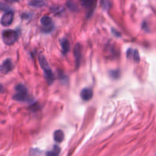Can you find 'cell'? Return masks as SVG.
Returning <instances> with one entry per match:
<instances>
[{"label": "cell", "instance_id": "1", "mask_svg": "<svg viewBox=\"0 0 156 156\" xmlns=\"http://www.w3.org/2000/svg\"><path fill=\"white\" fill-rule=\"evenodd\" d=\"M38 60L40 65L41 67V68L43 69L46 77V79L48 83H51L54 79V77L53 75V73L49 66V64L46 60L45 57L43 55H40L38 57Z\"/></svg>", "mask_w": 156, "mask_h": 156}, {"label": "cell", "instance_id": "2", "mask_svg": "<svg viewBox=\"0 0 156 156\" xmlns=\"http://www.w3.org/2000/svg\"><path fill=\"white\" fill-rule=\"evenodd\" d=\"M3 42L7 45H11L15 43L18 38V34L17 32L11 29L4 30L2 34Z\"/></svg>", "mask_w": 156, "mask_h": 156}, {"label": "cell", "instance_id": "3", "mask_svg": "<svg viewBox=\"0 0 156 156\" xmlns=\"http://www.w3.org/2000/svg\"><path fill=\"white\" fill-rule=\"evenodd\" d=\"M16 94H15L13 97L14 100L18 101H27L29 99V96L27 95V91L26 87L22 85L18 84L16 86Z\"/></svg>", "mask_w": 156, "mask_h": 156}, {"label": "cell", "instance_id": "4", "mask_svg": "<svg viewBox=\"0 0 156 156\" xmlns=\"http://www.w3.org/2000/svg\"><path fill=\"white\" fill-rule=\"evenodd\" d=\"M82 5L87 11V17H90L96 7V0H79Z\"/></svg>", "mask_w": 156, "mask_h": 156}, {"label": "cell", "instance_id": "5", "mask_svg": "<svg viewBox=\"0 0 156 156\" xmlns=\"http://www.w3.org/2000/svg\"><path fill=\"white\" fill-rule=\"evenodd\" d=\"M13 15L14 13L12 10L5 12L1 18V24L4 26H10L13 22Z\"/></svg>", "mask_w": 156, "mask_h": 156}, {"label": "cell", "instance_id": "6", "mask_svg": "<svg viewBox=\"0 0 156 156\" xmlns=\"http://www.w3.org/2000/svg\"><path fill=\"white\" fill-rule=\"evenodd\" d=\"M73 53L75 57L76 67L78 68L80 65L81 59V46L79 43H76L74 47Z\"/></svg>", "mask_w": 156, "mask_h": 156}, {"label": "cell", "instance_id": "7", "mask_svg": "<svg viewBox=\"0 0 156 156\" xmlns=\"http://www.w3.org/2000/svg\"><path fill=\"white\" fill-rule=\"evenodd\" d=\"M93 93L91 89L85 88L81 90L80 97L84 101H88L93 97Z\"/></svg>", "mask_w": 156, "mask_h": 156}, {"label": "cell", "instance_id": "8", "mask_svg": "<svg viewBox=\"0 0 156 156\" xmlns=\"http://www.w3.org/2000/svg\"><path fill=\"white\" fill-rule=\"evenodd\" d=\"M65 138V135L62 130H57L54 133V139L57 143H62Z\"/></svg>", "mask_w": 156, "mask_h": 156}, {"label": "cell", "instance_id": "9", "mask_svg": "<svg viewBox=\"0 0 156 156\" xmlns=\"http://www.w3.org/2000/svg\"><path fill=\"white\" fill-rule=\"evenodd\" d=\"M61 47H62V52L63 54H66L70 49V44L69 41L67 39H62L61 40Z\"/></svg>", "mask_w": 156, "mask_h": 156}, {"label": "cell", "instance_id": "10", "mask_svg": "<svg viewBox=\"0 0 156 156\" xmlns=\"http://www.w3.org/2000/svg\"><path fill=\"white\" fill-rule=\"evenodd\" d=\"M13 68L12 62L10 59H6L2 63L1 68L2 71H4L5 73H7L10 71Z\"/></svg>", "mask_w": 156, "mask_h": 156}, {"label": "cell", "instance_id": "11", "mask_svg": "<svg viewBox=\"0 0 156 156\" xmlns=\"http://www.w3.org/2000/svg\"><path fill=\"white\" fill-rule=\"evenodd\" d=\"M29 5L33 7H41L46 5V2L43 0H32L29 2Z\"/></svg>", "mask_w": 156, "mask_h": 156}, {"label": "cell", "instance_id": "12", "mask_svg": "<svg viewBox=\"0 0 156 156\" xmlns=\"http://www.w3.org/2000/svg\"><path fill=\"white\" fill-rule=\"evenodd\" d=\"M40 23L44 27L52 26V19L48 16H44L40 19Z\"/></svg>", "mask_w": 156, "mask_h": 156}, {"label": "cell", "instance_id": "13", "mask_svg": "<svg viewBox=\"0 0 156 156\" xmlns=\"http://www.w3.org/2000/svg\"><path fill=\"white\" fill-rule=\"evenodd\" d=\"M60 151V148L58 146L54 145L52 151H49L48 152H47L46 154L48 155H55H55H57L59 154Z\"/></svg>", "mask_w": 156, "mask_h": 156}, {"label": "cell", "instance_id": "14", "mask_svg": "<svg viewBox=\"0 0 156 156\" xmlns=\"http://www.w3.org/2000/svg\"><path fill=\"white\" fill-rule=\"evenodd\" d=\"M63 10H64V9L62 6H54L51 8V11L52 12V13H54L55 14L60 13Z\"/></svg>", "mask_w": 156, "mask_h": 156}, {"label": "cell", "instance_id": "15", "mask_svg": "<svg viewBox=\"0 0 156 156\" xmlns=\"http://www.w3.org/2000/svg\"><path fill=\"white\" fill-rule=\"evenodd\" d=\"M101 5L104 10H108L110 7V2L109 0H101Z\"/></svg>", "mask_w": 156, "mask_h": 156}, {"label": "cell", "instance_id": "16", "mask_svg": "<svg viewBox=\"0 0 156 156\" xmlns=\"http://www.w3.org/2000/svg\"><path fill=\"white\" fill-rule=\"evenodd\" d=\"M0 10L7 12L10 10V8L7 4L0 1Z\"/></svg>", "mask_w": 156, "mask_h": 156}, {"label": "cell", "instance_id": "17", "mask_svg": "<svg viewBox=\"0 0 156 156\" xmlns=\"http://www.w3.org/2000/svg\"><path fill=\"white\" fill-rule=\"evenodd\" d=\"M110 75L113 78H118L119 76V72L118 70H112L110 71Z\"/></svg>", "mask_w": 156, "mask_h": 156}, {"label": "cell", "instance_id": "18", "mask_svg": "<svg viewBox=\"0 0 156 156\" xmlns=\"http://www.w3.org/2000/svg\"><path fill=\"white\" fill-rule=\"evenodd\" d=\"M133 58L136 62H138L140 60V56L137 50H134L133 52Z\"/></svg>", "mask_w": 156, "mask_h": 156}, {"label": "cell", "instance_id": "19", "mask_svg": "<svg viewBox=\"0 0 156 156\" xmlns=\"http://www.w3.org/2000/svg\"><path fill=\"white\" fill-rule=\"evenodd\" d=\"M52 29H53V25L48 26V27H44V28H43L42 30H43V32H44L45 33H48V32H51L52 30Z\"/></svg>", "mask_w": 156, "mask_h": 156}, {"label": "cell", "instance_id": "20", "mask_svg": "<svg viewBox=\"0 0 156 156\" xmlns=\"http://www.w3.org/2000/svg\"><path fill=\"white\" fill-rule=\"evenodd\" d=\"M67 5L68 7L69 8V9H74V10H76V5H73L72 3L68 2V3L67 4Z\"/></svg>", "mask_w": 156, "mask_h": 156}, {"label": "cell", "instance_id": "21", "mask_svg": "<svg viewBox=\"0 0 156 156\" xmlns=\"http://www.w3.org/2000/svg\"><path fill=\"white\" fill-rule=\"evenodd\" d=\"M4 87L2 86V85H1V84L0 83V93H3V92H4Z\"/></svg>", "mask_w": 156, "mask_h": 156}, {"label": "cell", "instance_id": "22", "mask_svg": "<svg viewBox=\"0 0 156 156\" xmlns=\"http://www.w3.org/2000/svg\"><path fill=\"white\" fill-rule=\"evenodd\" d=\"M7 1L9 2H18L19 0H7Z\"/></svg>", "mask_w": 156, "mask_h": 156}]
</instances>
